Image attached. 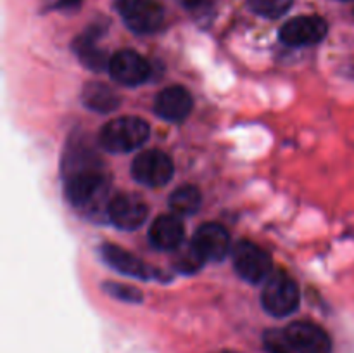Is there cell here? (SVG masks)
<instances>
[{
	"label": "cell",
	"instance_id": "1",
	"mask_svg": "<svg viewBox=\"0 0 354 353\" xmlns=\"http://www.w3.org/2000/svg\"><path fill=\"white\" fill-rule=\"evenodd\" d=\"M66 197L76 208H86L95 203L106 189V176L99 168V158L86 147L68 152L64 163Z\"/></svg>",
	"mask_w": 354,
	"mask_h": 353
},
{
	"label": "cell",
	"instance_id": "2",
	"mask_svg": "<svg viewBox=\"0 0 354 353\" xmlns=\"http://www.w3.org/2000/svg\"><path fill=\"white\" fill-rule=\"evenodd\" d=\"M151 135L147 121L137 116H123L104 125L99 144L109 152H131L142 147Z\"/></svg>",
	"mask_w": 354,
	"mask_h": 353
},
{
	"label": "cell",
	"instance_id": "3",
	"mask_svg": "<svg viewBox=\"0 0 354 353\" xmlns=\"http://www.w3.org/2000/svg\"><path fill=\"white\" fill-rule=\"evenodd\" d=\"M301 294L296 280L286 273H273L266 279L261 293V305L273 317H287L299 307Z\"/></svg>",
	"mask_w": 354,
	"mask_h": 353
},
{
	"label": "cell",
	"instance_id": "4",
	"mask_svg": "<svg viewBox=\"0 0 354 353\" xmlns=\"http://www.w3.org/2000/svg\"><path fill=\"white\" fill-rule=\"evenodd\" d=\"M116 9L133 33H156L165 23V10L156 0H118Z\"/></svg>",
	"mask_w": 354,
	"mask_h": 353
},
{
	"label": "cell",
	"instance_id": "5",
	"mask_svg": "<svg viewBox=\"0 0 354 353\" xmlns=\"http://www.w3.org/2000/svg\"><path fill=\"white\" fill-rule=\"evenodd\" d=\"M232 258H234V269L239 277L251 284L263 282L268 279L272 272V256L254 242L239 241L232 253Z\"/></svg>",
	"mask_w": 354,
	"mask_h": 353
},
{
	"label": "cell",
	"instance_id": "6",
	"mask_svg": "<svg viewBox=\"0 0 354 353\" xmlns=\"http://www.w3.org/2000/svg\"><path fill=\"white\" fill-rule=\"evenodd\" d=\"M175 166L166 152L151 149L144 151L131 163V175L138 183L147 187H161L171 180Z\"/></svg>",
	"mask_w": 354,
	"mask_h": 353
},
{
	"label": "cell",
	"instance_id": "7",
	"mask_svg": "<svg viewBox=\"0 0 354 353\" xmlns=\"http://www.w3.org/2000/svg\"><path fill=\"white\" fill-rule=\"evenodd\" d=\"M328 24L320 16H297L280 28V40L290 47L317 45L327 37Z\"/></svg>",
	"mask_w": 354,
	"mask_h": 353
},
{
	"label": "cell",
	"instance_id": "8",
	"mask_svg": "<svg viewBox=\"0 0 354 353\" xmlns=\"http://www.w3.org/2000/svg\"><path fill=\"white\" fill-rule=\"evenodd\" d=\"M100 256H102L104 262L111 266V269L118 270V272L124 273V275L137 277L142 280H161L166 282L169 280L168 275H165V272L154 269V266L147 265V263L142 262L140 258H137L131 253L124 251V249L118 248L114 244H104L100 248Z\"/></svg>",
	"mask_w": 354,
	"mask_h": 353
},
{
	"label": "cell",
	"instance_id": "9",
	"mask_svg": "<svg viewBox=\"0 0 354 353\" xmlns=\"http://www.w3.org/2000/svg\"><path fill=\"white\" fill-rule=\"evenodd\" d=\"M109 75L118 83L127 87H137L140 83L147 82L152 75L151 62L142 57L135 51H118L111 57Z\"/></svg>",
	"mask_w": 354,
	"mask_h": 353
},
{
	"label": "cell",
	"instance_id": "10",
	"mask_svg": "<svg viewBox=\"0 0 354 353\" xmlns=\"http://www.w3.org/2000/svg\"><path fill=\"white\" fill-rule=\"evenodd\" d=\"M283 332L296 353H332L330 336L313 322H292Z\"/></svg>",
	"mask_w": 354,
	"mask_h": 353
},
{
	"label": "cell",
	"instance_id": "11",
	"mask_svg": "<svg viewBox=\"0 0 354 353\" xmlns=\"http://www.w3.org/2000/svg\"><path fill=\"white\" fill-rule=\"evenodd\" d=\"M109 220L123 230H135L145 221L149 215L147 204L130 194H120L107 204Z\"/></svg>",
	"mask_w": 354,
	"mask_h": 353
},
{
	"label": "cell",
	"instance_id": "12",
	"mask_svg": "<svg viewBox=\"0 0 354 353\" xmlns=\"http://www.w3.org/2000/svg\"><path fill=\"white\" fill-rule=\"evenodd\" d=\"M106 26L104 24H92L86 28L75 42H73V51L78 55L80 62L85 68L92 69V71H104L109 69L111 57L104 51L97 47V42L102 37Z\"/></svg>",
	"mask_w": 354,
	"mask_h": 353
},
{
	"label": "cell",
	"instance_id": "13",
	"mask_svg": "<svg viewBox=\"0 0 354 353\" xmlns=\"http://www.w3.org/2000/svg\"><path fill=\"white\" fill-rule=\"evenodd\" d=\"M192 244L206 262H220L230 251V235L220 224H204L194 234Z\"/></svg>",
	"mask_w": 354,
	"mask_h": 353
},
{
	"label": "cell",
	"instance_id": "14",
	"mask_svg": "<svg viewBox=\"0 0 354 353\" xmlns=\"http://www.w3.org/2000/svg\"><path fill=\"white\" fill-rule=\"evenodd\" d=\"M192 96L183 87L173 85L161 90L154 100V113L166 121H182L192 111Z\"/></svg>",
	"mask_w": 354,
	"mask_h": 353
},
{
	"label": "cell",
	"instance_id": "15",
	"mask_svg": "<svg viewBox=\"0 0 354 353\" xmlns=\"http://www.w3.org/2000/svg\"><path fill=\"white\" fill-rule=\"evenodd\" d=\"M183 224L178 215H159L149 228V241L161 251H175L183 241Z\"/></svg>",
	"mask_w": 354,
	"mask_h": 353
},
{
	"label": "cell",
	"instance_id": "16",
	"mask_svg": "<svg viewBox=\"0 0 354 353\" xmlns=\"http://www.w3.org/2000/svg\"><path fill=\"white\" fill-rule=\"evenodd\" d=\"M82 102L83 106L88 107L90 111H95V113H111V111L118 109L121 100L116 96V92L106 83L92 82L83 87Z\"/></svg>",
	"mask_w": 354,
	"mask_h": 353
},
{
	"label": "cell",
	"instance_id": "17",
	"mask_svg": "<svg viewBox=\"0 0 354 353\" xmlns=\"http://www.w3.org/2000/svg\"><path fill=\"white\" fill-rule=\"evenodd\" d=\"M201 203H203V196L196 185H182L173 190L169 196V208L178 217L194 215L201 208Z\"/></svg>",
	"mask_w": 354,
	"mask_h": 353
},
{
	"label": "cell",
	"instance_id": "18",
	"mask_svg": "<svg viewBox=\"0 0 354 353\" xmlns=\"http://www.w3.org/2000/svg\"><path fill=\"white\" fill-rule=\"evenodd\" d=\"M204 262H206V260L203 258V255L197 251V248L192 244V242H190L187 248L178 246V248L175 249L173 265H175V269L178 270V272H183V273L197 272V270L204 265Z\"/></svg>",
	"mask_w": 354,
	"mask_h": 353
},
{
	"label": "cell",
	"instance_id": "19",
	"mask_svg": "<svg viewBox=\"0 0 354 353\" xmlns=\"http://www.w3.org/2000/svg\"><path fill=\"white\" fill-rule=\"evenodd\" d=\"M294 0H249V7L258 16L277 19L292 7Z\"/></svg>",
	"mask_w": 354,
	"mask_h": 353
},
{
	"label": "cell",
	"instance_id": "20",
	"mask_svg": "<svg viewBox=\"0 0 354 353\" xmlns=\"http://www.w3.org/2000/svg\"><path fill=\"white\" fill-rule=\"evenodd\" d=\"M102 289L106 291L109 296L121 301H128V303H140V301L144 300V294L133 286H124V284L120 282H104Z\"/></svg>",
	"mask_w": 354,
	"mask_h": 353
},
{
	"label": "cell",
	"instance_id": "21",
	"mask_svg": "<svg viewBox=\"0 0 354 353\" xmlns=\"http://www.w3.org/2000/svg\"><path fill=\"white\" fill-rule=\"evenodd\" d=\"M263 341H265L266 350L270 353H290L294 352L290 348L289 341H287V336L283 331H266L263 336Z\"/></svg>",
	"mask_w": 354,
	"mask_h": 353
},
{
	"label": "cell",
	"instance_id": "22",
	"mask_svg": "<svg viewBox=\"0 0 354 353\" xmlns=\"http://www.w3.org/2000/svg\"><path fill=\"white\" fill-rule=\"evenodd\" d=\"M83 0H47V9L54 10H71L80 7Z\"/></svg>",
	"mask_w": 354,
	"mask_h": 353
},
{
	"label": "cell",
	"instance_id": "23",
	"mask_svg": "<svg viewBox=\"0 0 354 353\" xmlns=\"http://www.w3.org/2000/svg\"><path fill=\"white\" fill-rule=\"evenodd\" d=\"M344 2H353V0H344Z\"/></svg>",
	"mask_w": 354,
	"mask_h": 353
},
{
	"label": "cell",
	"instance_id": "24",
	"mask_svg": "<svg viewBox=\"0 0 354 353\" xmlns=\"http://www.w3.org/2000/svg\"><path fill=\"white\" fill-rule=\"evenodd\" d=\"M223 353H234V352H223Z\"/></svg>",
	"mask_w": 354,
	"mask_h": 353
}]
</instances>
